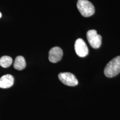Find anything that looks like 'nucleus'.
I'll return each mask as SVG.
<instances>
[{"label":"nucleus","instance_id":"obj_2","mask_svg":"<svg viewBox=\"0 0 120 120\" xmlns=\"http://www.w3.org/2000/svg\"><path fill=\"white\" fill-rule=\"evenodd\" d=\"M77 8L84 17H89L94 13V5L88 0H78L77 2Z\"/></svg>","mask_w":120,"mask_h":120},{"label":"nucleus","instance_id":"obj_4","mask_svg":"<svg viewBox=\"0 0 120 120\" xmlns=\"http://www.w3.org/2000/svg\"><path fill=\"white\" fill-rule=\"evenodd\" d=\"M58 78L60 82L66 86H75L78 84L77 78L72 73H60L58 75Z\"/></svg>","mask_w":120,"mask_h":120},{"label":"nucleus","instance_id":"obj_7","mask_svg":"<svg viewBox=\"0 0 120 120\" xmlns=\"http://www.w3.org/2000/svg\"><path fill=\"white\" fill-rule=\"evenodd\" d=\"M14 77L10 74H6L0 78V88L7 89L13 86L14 83Z\"/></svg>","mask_w":120,"mask_h":120},{"label":"nucleus","instance_id":"obj_3","mask_svg":"<svg viewBox=\"0 0 120 120\" xmlns=\"http://www.w3.org/2000/svg\"><path fill=\"white\" fill-rule=\"evenodd\" d=\"M87 38L90 45L94 49H98L101 44L102 38L100 35L97 34L94 30H89L87 33Z\"/></svg>","mask_w":120,"mask_h":120},{"label":"nucleus","instance_id":"obj_6","mask_svg":"<svg viewBox=\"0 0 120 120\" xmlns=\"http://www.w3.org/2000/svg\"><path fill=\"white\" fill-rule=\"evenodd\" d=\"M63 55V51L60 48L56 46L52 48L49 52V59L53 63L59 61Z\"/></svg>","mask_w":120,"mask_h":120},{"label":"nucleus","instance_id":"obj_1","mask_svg":"<svg viewBox=\"0 0 120 120\" xmlns=\"http://www.w3.org/2000/svg\"><path fill=\"white\" fill-rule=\"evenodd\" d=\"M120 73V56H117L108 63L104 70V73L107 77H112Z\"/></svg>","mask_w":120,"mask_h":120},{"label":"nucleus","instance_id":"obj_8","mask_svg":"<svg viewBox=\"0 0 120 120\" xmlns=\"http://www.w3.org/2000/svg\"><path fill=\"white\" fill-rule=\"evenodd\" d=\"M13 67L18 70H22L25 69L26 67V62L24 57L22 56H17L15 58Z\"/></svg>","mask_w":120,"mask_h":120},{"label":"nucleus","instance_id":"obj_10","mask_svg":"<svg viewBox=\"0 0 120 120\" xmlns=\"http://www.w3.org/2000/svg\"><path fill=\"white\" fill-rule=\"evenodd\" d=\"M1 16H2V14H1V13L0 12V18L1 17Z\"/></svg>","mask_w":120,"mask_h":120},{"label":"nucleus","instance_id":"obj_9","mask_svg":"<svg viewBox=\"0 0 120 120\" xmlns=\"http://www.w3.org/2000/svg\"><path fill=\"white\" fill-rule=\"evenodd\" d=\"M13 63L12 58L8 56H4L0 58V65L4 68L9 67Z\"/></svg>","mask_w":120,"mask_h":120},{"label":"nucleus","instance_id":"obj_5","mask_svg":"<svg viewBox=\"0 0 120 120\" xmlns=\"http://www.w3.org/2000/svg\"><path fill=\"white\" fill-rule=\"evenodd\" d=\"M74 48L76 53L80 57H85L89 53V49L88 46L82 39H77L76 41Z\"/></svg>","mask_w":120,"mask_h":120}]
</instances>
